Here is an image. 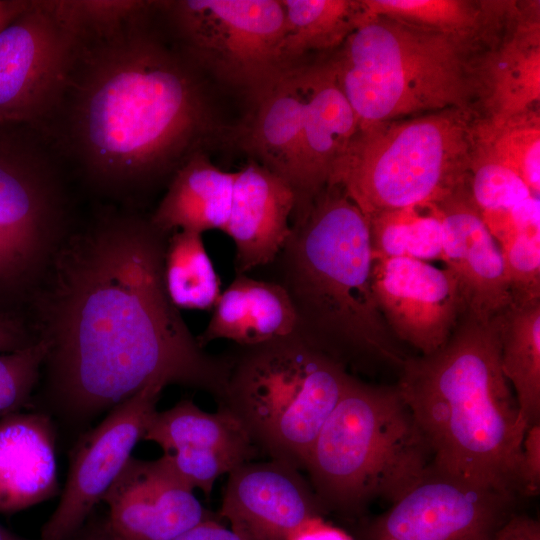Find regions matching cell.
Here are the masks:
<instances>
[{
  "label": "cell",
  "mask_w": 540,
  "mask_h": 540,
  "mask_svg": "<svg viewBox=\"0 0 540 540\" xmlns=\"http://www.w3.org/2000/svg\"><path fill=\"white\" fill-rule=\"evenodd\" d=\"M169 235L136 209L105 206L74 226L32 296L44 401L66 423L86 425L149 386L221 399L227 357L204 350L164 285Z\"/></svg>",
  "instance_id": "6da1fadb"
},
{
  "label": "cell",
  "mask_w": 540,
  "mask_h": 540,
  "mask_svg": "<svg viewBox=\"0 0 540 540\" xmlns=\"http://www.w3.org/2000/svg\"><path fill=\"white\" fill-rule=\"evenodd\" d=\"M154 6L75 31L63 91L40 129L92 191L133 209L212 131L197 69L151 27Z\"/></svg>",
  "instance_id": "7a4b0ae2"
},
{
  "label": "cell",
  "mask_w": 540,
  "mask_h": 540,
  "mask_svg": "<svg viewBox=\"0 0 540 540\" xmlns=\"http://www.w3.org/2000/svg\"><path fill=\"white\" fill-rule=\"evenodd\" d=\"M500 356L498 316L481 322L465 313L443 347L406 359L396 386L436 471L519 499L518 467L528 427Z\"/></svg>",
  "instance_id": "3957f363"
},
{
  "label": "cell",
  "mask_w": 540,
  "mask_h": 540,
  "mask_svg": "<svg viewBox=\"0 0 540 540\" xmlns=\"http://www.w3.org/2000/svg\"><path fill=\"white\" fill-rule=\"evenodd\" d=\"M287 293L294 333L348 371L400 372L399 348L372 288L368 220L336 185H327L266 266Z\"/></svg>",
  "instance_id": "277c9868"
},
{
  "label": "cell",
  "mask_w": 540,
  "mask_h": 540,
  "mask_svg": "<svg viewBox=\"0 0 540 540\" xmlns=\"http://www.w3.org/2000/svg\"><path fill=\"white\" fill-rule=\"evenodd\" d=\"M487 30L451 33L364 16L329 61L359 127L452 108L475 111Z\"/></svg>",
  "instance_id": "5b68a950"
},
{
  "label": "cell",
  "mask_w": 540,
  "mask_h": 540,
  "mask_svg": "<svg viewBox=\"0 0 540 540\" xmlns=\"http://www.w3.org/2000/svg\"><path fill=\"white\" fill-rule=\"evenodd\" d=\"M432 452L396 384L353 375L322 426L305 471L324 512L362 516L390 505L432 468Z\"/></svg>",
  "instance_id": "8992f818"
},
{
  "label": "cell",
  "mask_w": 540,
  "mask_h": 540,
  "mask_svg": "<svg viewBox=\"0 0 540 540\" xmlns=\"http://www.w3.org/2000/svg\"><path fill=\"white\" fill-rule=\"evenodd\" d=\"M478 120L476 111L452 108L360 126L327 185L340 187L366 219L440 203L466 184Z\"/></svg>",
  "instance_id": "52a82bcc"
},
{
  "label": "cell",
  "mask_w": 540,
  "mask_h": 540,
  "mask_svg": "<svg viewBox=\"0 0 540 540\" xmlns=\"http://www.w3.org/2000/svg\"><path fill=\"white\" fill-rule=\"evenodd\" d=\"M218 408L270 459L304 470L311 448L353 375L294 332L227 351Z\"/></svg>",
  "instance_id": "ba28073f"
},
{
  "label": "cell",
  "mask_w": 540,
  "mask_h": 540,
  "mask_svg": "<svg viewBox=\"0 0 540 540\" xmlns=\"http://www.w3.org/2000/svg\"><path fill=\"white\" fill-rule=\"evenodd\" d=\"M63 164L36 129L0 126V312L30 302L74 227Z\"/></svg>",
  "instance_id": "9c48e42d"
},
{
  "label": "cell",
  "mask_w": 540,
  "mask_h": 540,
  "mask_svg": "<svg viewBox=\"0 0 540 540\" xmlns=\"http://www.w3.org/2000/svg\"><path fill=\"white\" fill-rule=\"evenodd\" d=\"M178 51L251 99L287 67L280 0L159 1Z\"/></svg>",
  "instance_id": "30bf717a"
},
{
  "label": "cell",
  "mask_w": 540,
  "mask_h": 540,
  "mask_svg": "<svg viewBox=\"0 0 540 540\" xmlns=\"http://www.w3.org/2000/svg\"><path fill=\"white\" fill-rule=\"evenodd\" d=\"M75 45L61 0H30L0 29V126L40 131L63 91Z\"/></svg>",
  "instance_id": "8fae6325"
},
{
  "label": "cell",
  "mask_w": 540,
  "mask_h": 540,
  "mask_svg": "<svg viewBox=\"0 0 540 540\" xmlns=\"http://www.w3.org/2000/svg\"><path fill=\"white\" fill-rule=\"evenodd\" d=\"M518 499L430 471L383 513L365 521L358 540H494Z\"/></svg>",
  "instance_id": "7c38bea8"
},
{
  "label": "cell",
  "mask_w": 540,
  "mask_h": 540,
  "mask_svg": "<svg viewBox=\"0 0 540 540\" xmlns=\"http://www.w3.org/2000/svg\"><path fill=\"white\" fill-rule=\"evenodd\" d=\"M162 390L160 386L141 390L78 438L60 500L43 525L40 540H69L84 525L143 439Z\"/></svg>",
  "instance_id": "4fadbf2b"
},
{
  "label": "cell",
  "mask_w": 540,
  "mask_h": 540,
  "mask_svg": "<svg viewBox=\"0 0 540 540\" xmlns=\"http://www.w3.org/2000/svg\"><path fill=\"white\" fill-rule=\"evenodd\" d=\"M372 288L397 340L429 355L445 345L466 313L456 274L409 257L372 256Z\"/></svg>",
  "instance_id": "5bb4252c"
},
{
  "label": "cell",
  "mask_w": 540,
  "mask_h": 540,
  "mask_svg": "<svg viewBox=\"0 0 540 540\" xmlns=\"http://www.w3.org/2000/svg\"><path fill=\"white\" fill-rule=\"evenodd\" d=\"M301 470L282 461L245 462L228 473L221 515L243 540H291L325 513Z\"/></svg>",
  "instance_id": "9a60e30c"
},
{
  "label": "cell",
  "mask_w": 540,
  "mask_h": 540,
  "mask_svg": "<svg viewBox=\"0 0 540 540\" xmlns=\"http://www.w3.org/2000/svg\"><path fill=\"white\" fill-rule=\"evenodd\" d=\"M108 525L118 540H174L211 519L164 457H131L106 491Z\"/></svg>",
  "instance_id": "2e32d148"
},
{
  "label": "cell",
  "mask_w": 540,
  "mask_h": 540,
  "mask_svg": "<svg viewBox=\"0 0 540 540\" xmlns=\"http://www.w3.org/2000/svg\"><path fill=\"white\" fill-rule=\"evenodd\" d=\"M505 5L491 27L480 67L482 121L493 127L539 112L540 102L539 2L520 9L510 2L504 29H498Z\"/></svg>",
  "instance_id": "e0dca14e"
},
{
  "label": "cell",
  "mask_w": 540,
  "mask_h": 540,
  "mask_svg": "<svg viewBox=\"0 0 540 540\" xmlns=\"http://www.w3.org/2000/svg\"><path fill=\"white\" fill-rule=\"evenodd\" d=\"M443 259L457 276L466 313L488 322L511 306L502 252L469 199L466 184L437 203Z\"/></svg>",
  "instance_id": "ac0fdd59"
},
{
  "label": "cell",
  "mask_w": 540,
  "mask_h": 540,
  "mask_svg": "<svg viewBox=\"0 0 540 540\" xmlns=\"http://www.w3.org/2000/svg\"><path fill=\"white\" fill-rule=\"evenodd\" d=\"M304 106L299 145L296 206L292 222L302 219L327 186L331 172L359 128L329 59L303 65Z\"/></svg>",
  "instance_id": "d6986e66"
},
{
  "label": "cell",
  "mask_w": 540,
  "mask_h": 540,
  "mask_svg": "<svg viewBox=\"0 0 540 540\" xmlns=\"http://www.w3.org/2000/svg\"><path fill=\"white\" fill-rule=\"evenodd\" d=\"M296 206L292 187L256 161L236 172L228 221L236 275L266 267L291 233Z\"/></svg>",
  "instance_id": "ffe728a7"
},
{
  "label": "cell",
  "mask_w": 540,
  "mask_h": 540,
  "mask_svg": "<svg viewBox=\"0 0 540 540\" xmlns=\"http://www.w3.org/2000/svg\"><path fill=\"white\" fill-rule=\"evenodd\" d=\"M44 412L10 413L0 419V512L14 513L59 491L56 432Z\"/></svg>",
  "instance_id": "44dd1931"
},
{
  "label": "cell",
  "mask_w": 540,
  "mask_h": 540,
  "mask_svg": "<svg viewBox=\"0 0 540 540\" xmlns=\"http://www.w3.org/2000/svg\"><path fill=\"white\" fill-rule=\"evenodd\" d=\"M304 95L303 65L285 70L252 99L251 112L239 132L245 150L256 162L284 179L294 193Z\"/></svg>",
  "instance_id": "7402d4cb"
},
{
  "label": "cell",
  "mask_w": 540,
  "mask_h": 540,
  "mask_svg": "<svg viewBox=\"0 0 540 540\" xmlns=\"http://www.w3.org/2000/svg\"><path fill=\"white\" fill-rule=\"evenodd\" d=\"M212 310L206 328L197 336L202 347L218 339L256 345L295 331L294 309L284 289L247 274L236 275Z\"/></svg>",
  "instance_id": "603a6c76"
},
{
  "label": "cell",
  "mask_w": 540,
  "mask_h": 540,
  "mask_svg": "<svg viewBox=\"0 0 540 540\" xmlns=\"http://www.w3.org/2000/svg\"><path fill=\"white\" fill-rule=\"evenodd\" d=\"M236 172L216 167L200 150L176 170L167 189L149 215L159 230L171 234L186 230L202 234L223 231L229 217Z\"/></svg>",
  "instance_id": "cb8c5ba5"
},
{
  "label": "cell",
  "mask_w": 540,
  "mask_h": 540,
  "mask_svg": "<svg viewBox=\"0 0 540 540\" xmlns=\"http://www.w3.org/2000/svg\"><path fill=\"white\" fill-rule=\"evenodd\" d=\"M159 445L164 453L178 449L211 450L231 454L248 462L256 454L241 424L225 409L209 413L184 399L164 411H155L143 439Z\"/></svg>",
  "instance_id": "d4e9b609"
},
{
  "label": "cell",
  "mask_w": 540,
  "mask_h": 540,
  "mask_svg": "<svg viewBox=\"0 0 540 540\" xmlns=\"http://www.w3.org/2000/svg\"><path fill=\"white\" fill-rule=\"evenodd\" d=\"M501 368L527 427L540 423V302L498 315Z\"/></svg>",
  "instance_id": "484cf974"
},
{
  "label": "cell",
  "mask_w": 540,
  "mask_h": 540,
  "mask_svg": "<svg viewBox=\"0 0 540 540\" xmlns=\"http://www.w3.org/2000/svg\"><path fill=\"white\" fill-rule=\"evenodd\" d=\"M284 15L282 58L287 67L305 53L343 45L364 18L361 0H280Z\"/></svg>",
  "instance_id": "4316f807"
},
{
  "label": "cell",
  "mask_w": 540,
  "mask_h": 540,
  "mask_svg": "<svg viewBox=\"0 0 540 540\" xmlns=\"http://www.w3.org/2000/svg\"><path fill=\"white\" fill-rule=\"evenodd\" d=\"M163 280L172 303L180 309L211 310L220 295V279L202 234L178 230L167 240Z\"/></svg>",
  "instance_id": "83f0119b"
},
{
  "label": "cell",
  "mask_w": 540,
  "mask_h": 540,
  "mask_svg": "<svg viewBox=\"0 0 540 540\" xmlns=\"http://www.w3.org/2000/svg\"><path fill=\"white\" fill-rule=\"evenodd\" d=\"M372 256L443 259V229L437 204H420L367 219Z\"/></svg>",
  "instance_id": "f1b7e54d"
},
{
  "label": "cell",
  "mask_w": 540,
  "mask_h": 540,
  "mask_svg": "<svg viewBox=\"0 0 540 540\" xmlns=\"http://www.w3.org/2000/svg\"><path fill=\"white\" fill-rule=\"evenodd\" d=\"M364 16H384L443 32L472 34L485 29L499 2L466 0H361Z\"/></svg>",
  "instance_id": "f546056e"
},
{
  "label": "cell",
  "mask_w": 540,
  "mask_h": 540,
  "mask_svg": "<svg viewBox=\"0 0 540 540\" xmlns=\"http://www.w3.org/2000/svg\"><path fill=\"white\" fill-rule=\"evenodd\" d=\"M476 151L514 170L533 195L540 197L539 112L493 127L477 123Z\"/></svg>",
  "instance_id": "4dcf8cb0"
},
{
  "label": "cell",
  "mask_w": 540,
  "mask_h": 540,
  "mask_svg": "<svg viewBox=\"0 0 540 540\" xmlns=\"http://www.w3.org/2000/svg\"><path fill=\"white\" fill-rule=\"evenodd\" d=\"M466 189L481 216L507 210L530 197H536L514 170L477 151L467 177Z\"/></svg>",
  "instance_id": "1f68e13d"
},
{
  "label": "cell",
  "mask_w": 540,
  "mask_h": 540,
  "mask_svg": "<svg viewBox=\"0 0 540 540\" xmlns=\"http://www.w3.org/2000/svg\"><path fill=\"white\" fill-rule=\"evenodd\" d=\"M498 244L511 305L540 302V228L519 232Z\"/></svg>",
  "instance_id": "d6a6232c"
},
{
  "label": "cell",
  "mask_w": 540,
  "mask_h": 540,
  "mask_svg": "<svg viewBox=\"0 0 540 540\" xmlns=\"http://www.w3.org/2000/svg\"><path fill=\"white\" fill-rule=\"evenodd\" d=\"M45 344L35 339L29 345L0 352V419L25 405L41 376Z\"/></svg>",
  "instance_id": "836d02e7"
},
{
  "label": "cell",
  "mask_w": 540,
  "mask_h": 540,
  "mask_svg": "<svg viewBox=\"0 0 540 540\" xmlns=\"http://www.w3.org/2000/svg\"><path fill=\"white\" fill-rule=\"evenodd\" d=\"M171 470L192 490L200 489L209 496L215 481L246 461L211 450L178 449L162 455Z\"/></svg>",
  "instance_id": "e575fe53"
},
{
  "label": "cell",
  "mask_w": 540,
  "mask_h": 540,
  "mask_svg": "<svg viewBox=\"0 0 540 540\" xmlns=\"http://www.w3.org/2000/svg\"><path fill=\"white\" fill-rule=\"evenodd\" d=\"M520 497H534L540 492V423L526 430L518 467Z\"/></svg>",
  "instance_id": "d590c367"
},
{
  "label": "cell",
  "mask_w": 540,
  "mask_h": 540,
  "mask_svg": "<svg viewBox=\"0 0 540 540\" xmlns=\"http://www.w3.org/2000/svg\"><path fill=\"white\" fill-rule=\"evenodd\" d=\"M35 340L16 312H0V352L23 348Z\"/></svg>",
  "instance_id": "8d00e7d4"
},
{
  "label": "cell",
  "mask_w": 540,
  "mask_h": 540,
  "mask_svg": "<svg viewBox=\"0 0 540 540\" xmlns=\"http://www.w3.org/2000/svg\"><path fill=\"white\" fill-rule=\"evenodd\" d=\"M494 540H540V523L529 515L515 512L500 527Z\"/></svg>",
  "instance_id": "74e56055"
},
{
  "label": "cell",
  "mask_w": 540,
  "mask_h": 540,
  "mask_svg": "<svg viewBox=\"0 0 540 540\" xmlns=\"http://www.w3.org/2000/svg\"><path fill=\"white\" fill-rule=\"evenodd\" d=\"M174 540H243L233 530L207 519L179 535Z\"/></svg>",
  "instance_id": "f35d334b"
},
{
  "label": "cell",
  "mask_w": 540,
  "mask_h": 540,
  "mask_svg": "<svg viewBox=\"0 0 540 540\" xmlns=\"http://www.w3.org/2000/svg\"><path fill=\"white\" fill-rule=\"evenodd\" d=\"M291 540H352V538L342 530L325 524L322 518H317L298 530Z\"/></svg>",
  "instance_id": "ab89813d"
},
{
  "label": "cell",
  "mask_w": 540,
  "mask_h": 540,
  "mask_svg": "<svg viewBox=\"0 0 540 540\" xmlns=\"http://www.w3.org/2000/svg\"><path fill=\"white\" fill-rule=\"evenodd\" d=\"M69 540H118L106 518L89 519Z\"/></svg>",
  "instance_id": "60d3db41"
},
{
  "label": "cell",
  "mask_w": 540,
  "mask_h": 540,
  "mask_svg": "<svg viewBox=\"0 0 540 540\" xmlns=\"http://www.w3.org/2000/svg\"><path fill=\"white\" fill-rule=\"evenodd\" d=\"M30 0H0V29L20 15Z\"/></svg>",
  "instance_id": "b9f144b4"
},
{
  "label": "cell",
  "mask_w": 540,
  "mask_h": 540,
  "mask_svg": "<svg viewBox=\"0 0 540 540\" xmlns=\"http://www.w3.org/2000/svg\"><path fill=\"white\" fill-rule=\"evenodd\" d=\"M0 540H26L24 538H21L15 534H12L10 531L5 529L3 526L0 525Z\"/></svg>",
  "instance_id": "7bdbcfd3"
}]
</instances>
